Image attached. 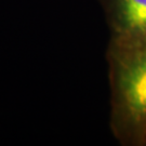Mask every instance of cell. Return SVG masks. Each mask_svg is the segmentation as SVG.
<instances>
[{"instance_id":"obj_1","label":"cell","mask_w":146,"mask_h":146,"mask_svg":"<svg viewBox=\"0 0 146 146\" xmlns=\"http://www.w3.org/2000/svg\"><path fill=\"white\" fill-rule=\"evenodd\" d=\"M110 130L125 146H146V39L110 41Z\"/></svg>"},{"instance_id":"obj_2","label":"cell","mask_w":146,"mask_h":146,"mask_svg":"<svg viewBox=\"0 0 146 146\" xmlns=\"http://www.w3.org/2000/svg\"><path fill=\"white\" fill-rule=\"evenodd\" d=\"M115 42L146 39V0H99Z\"/></svg>"}]
</instances>
